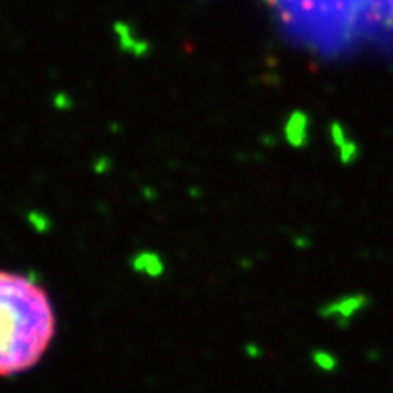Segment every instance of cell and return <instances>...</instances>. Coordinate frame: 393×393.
Segmentation results:
<instances>
[{"instance_id":"cell-1","label":"cell","mask_w":393,"mask_h":393,"mask_svg":"<svg viewBox=\"0 0 393 393\" xmlns=\"http://www.w3.org/2000/svg\"><path fill=\"white\" fill-rule=\"evenodd\" d=\"M57 333L48 291L27 275L0 269V377H15L44 359Z\"/></svg>"}]
</instances>
